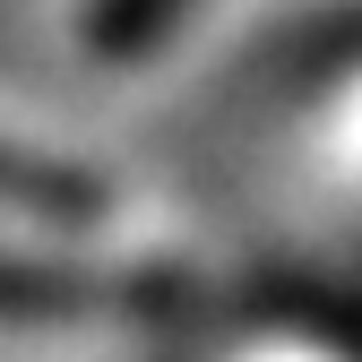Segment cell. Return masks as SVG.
<instances>
[{"label":"cell","instance_id":"6da1fadb","mask_svg":"<svg viewBox=\"0 0 362 362\" xmlns=\"http://www.w3.org/2000/svg\"><path fill=\"white\" fill-rule=\"evenodd\" d=\"M164 276H104V267H43L0 259V320H112V310H164Z\"/></svg>","mask_w":362,"mask_h":362},{"label":"cell","instance_id":"7a4b0ae2","mask_svg":"<svg viewBox=\"0 0 362 362\" xmlns=\"http://www.w3.org/2000/svg\"><path fill=\"white\" fill-rule=\"evenodd\" d=\"M181 9H190V0H86L78 35H86V52L129 61V52H156V43L181 26Z\"/></svg>","mask_w":362,"mask_h":362}]
</instances>
